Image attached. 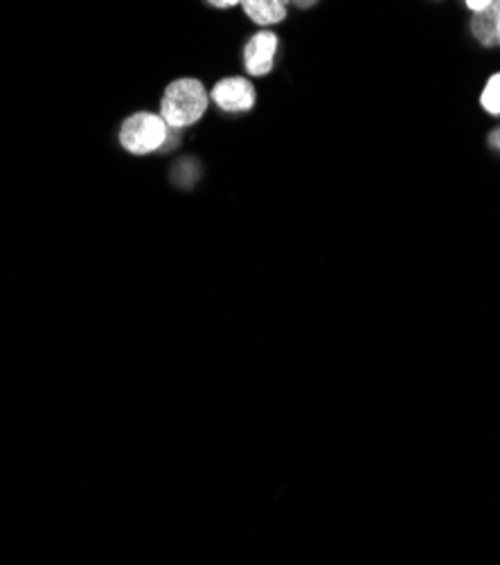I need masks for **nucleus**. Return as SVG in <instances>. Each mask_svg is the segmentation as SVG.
I'll return each instance as SVG.
<instances>
[{"instance_id": "nucleus-1", "label": "nucleus", "mask_w": 500, "mask_h": 565, "mask_svg": "<svg viewBox=\"0 0 500 565\" xmlns=\"http://www.w3.org/2000/svg\"><path fill=\"white\" fill-rule=\"evenodd\" d=\"M210 106V90L194 79L181 77L164 88L160 102V116L172 129H188L196 125Z\"/></svg>"}, {"instance_id": "nucleus-2", "label": "nucleus", "mask_w": 500, "mask_h": 565, "mask_svg": "<svg viewBox=\"0 0 500 565\" xmlns=\"http://www.w3.org/2000/svg\"><path fill=\"white\" fill-rule=\"evenodd\" d=\"M172 129L162 120V116H156V113H134L129 120H125L120 129V142L127 151L136 156H147L158 149H162L172 138Z\"/></svg>"}, {"instance_id": "nucleus-3", "label": "nucleus", "mask_w": 500, "mask_h": 565, "mask_svg": "<svg viewBox=\"0 0 500 565\" xmlns=\"http://www.w3.org/2000/svg\"><path fill=\"white\" fill-rule=\"evenodd\" d=\"M280 50V36L270 28L255 32L244 45V68L251 77H266L275 68V56Z\"/></svg>"}, {"instance_id": "nucleus-4", "label": "nucleus", "mask_w": 500, "mask_h": 565, "mask_svg": "<svg viewBox=\"0 0 500 565\" xmlns=\"http://www.w3.org/2000/svg\"><path fill=\"white\" fill-rule=\"evenodd\" d=\"M210 99L226 113H246L255 106L257 90L248 77H224L212 86Z\"/></svg>"}, {"instance_id": "nucleus-5", "label": "nucleus", "mask_w": 500, "mask_h": 565, "mask_svg": "<svg viewBox=\"0 0 500 565\" xmlns=\"http://www.w3.org/2000/svg\"><path fill=\"white\" fill-rule=\"evenodd\" d=\"M469 34L480 47H500V0L476 14H469Z\"/></svg>"}, {"instance_id": "nucleus-6", "label": "nucleus", "mask_w": 500, "mask_h": 565, "mask_svg": "<svg viewBox=\"0 0 500 565\" xmlns=\"http://www.w3.org/2000/svg\"><path fill=\"white\" fill-rule=\"evenodd\" d=\"M291 0H242L244 14L259 28H273L287 21Z\"/></svg>"}, {"instance_id": "nucleus-7", "label": "nucleus", "mask_w": 500, "mask_h": 565, "mask_svg": "<svg viewBox=\"0 0 500 565\" xmlns=\"http://www.w3.org/2000/svg\"><path fill=\"white\" fill-rule=\"evenodd\" d=\"M480 108L487 113L491 118H500V71L491 73L478 95Z\"/></svg>"}, {"instance_id": "nucleus-8", "label": "nucleus", "mask_w": 500, "mask_h": 565, "mask_svg": "<svg viewBox=\"0 0 500 565\" xmlns=\"http://www.w3.org/2000/svg\"><path fill=\"white\" fill-rule=\"evenodd\" d=\"M462 3V8L469 12V14H476V12H482V10H487L493 0H460Z\"/></svg>"}, {"instance_id": "nucleus-9", "label": "nucleus", "mask_w": 500, "mask_h": 565, "mask_svg": "<svg viewBox=\"0 0 500 565\" xmlns=\"http://www.w3.org/2000/svg\"><path fill=\"white\" fill-rule=\"evenodd\" d=\"M205 3L214 10H233L242 6V0H205Z\"/></svg>"}, {"instance_id": "nucleus-10", "label": "nucleus", "mask_w": 500, "mask_h": 565, "mask_svg": "<svg viewBox=\"0 0 500 565\" xmlns=\"http://www.w3.org/2000/svg\"><path fill=\"white\" fill-rule=\"evenodd\" d=\"M487 147L500 156V125L487 134Z\"/></svg>"}, {"instance_id": "nucleus-11", "label": "nucleus", "mask_w": 500, "mask_h": 565, "mask_svg": "<svg viewBox=\"0 0 500 565\" xmlns=\"http://www.w3.org/2000/svg\"><path fill=\"white\" fill-rule=\"evenodd\" d=\"M291 3L296 6V8H300V10H305V8H313L318 0H291Z\"/></svg>"}, {"instance_id": "nucleus-12", "label": "nucleus", "mask_w": 500, "mask_h": 565, "mask_svg": "<svg viewBox=\"0 0 500 565\" xmlns=\"http://www.w3.org/2000/svg\"><path fill=\"white\" fill-rule=\"evenodd\" d=\"M430 3H444V0H430Z\"/></svg>"}]
</instances>
